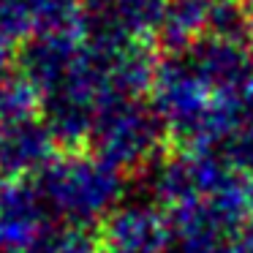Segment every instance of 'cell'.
<instances>
[{"instance_id":"cell-1","label":"cell","mask_w":253,"mask_h":253,"mask_svg":"<svg viewBox=\"0 0 253 253\" xmlns=\"http://www.w3.org/2000/svg\"><path fill=\"white\" fill-rule=\"evenodd\" d=\"M245 36H248V44H251V49H253V17L245 19Z\"/></svg>"}]
</instances>
